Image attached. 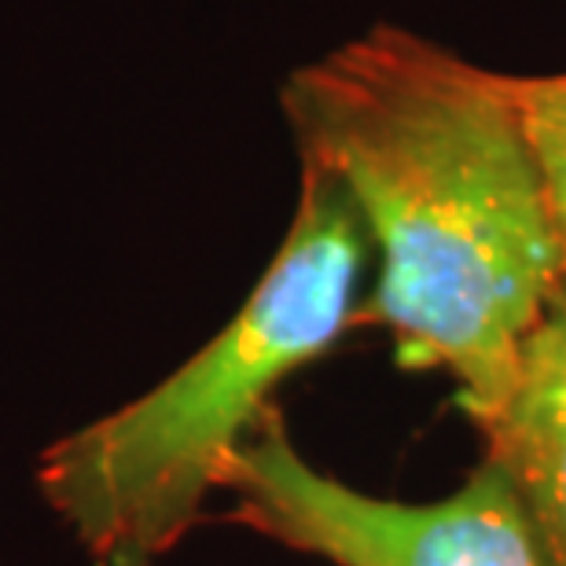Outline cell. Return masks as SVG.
Here are the masks:
<instances>
[{"mask_svg": "<svg viewBox=\"0 0 566 566\" xmlns=\"http://www.w3.org/2000/svg\"><path fill=\"white\" fill-rule=\"evenodd\" d=\"M283 115L298 158L343 180L379 254L354 327L390 332L405 368L446 371L482 434L566 280L515 74L376 27L294 71Z\"/></svg>", "mask_w": 566, "mask_h": 566, "instance_id": "cell-1", "label": "cell"}, {"mask_svg": "<svg viewBox=\"0 0 566 566\" xmlns=\"http://www.w3.org/2000/svg\"><path fill=\"white\" fill-rule=\"evenodd\" d=\"M298 166L291 229L240 313L144 398L44 449L38 490L96 563L177 548L273 390L354 327L368 229L343 180Z\"/></svg>", "mask_w": 566, "mask_h": 566, "instance_id": "cell-2", "label": "cell"}, {"mask_svg": "<svg viewBox=\"0 0 566 566\" xmlns=\"http://www.w3.org/2000/svg\"><path fill=\"white\" fill-rule=\"evenodd\" d=\"M218 490L232 496V523L332 566H548L523 493L490 452L441 501H387L316 471L273 405Z\"/></svg>", "mask_w": 566, "mask_h": 566, "instance_id": "cell-3", "label": "cell"}, {"mask_svg": "<svg viewBox=\"0 0 566 566\" xmlns=\"http://www.w3.org/2000/svg\"><path fill=\"white\" fill-rule=\"evenodd\" d=\"M482 441L523 493L548 566H566V280L530 332L512 398Z\"/></svg>", "mask_w": 566, "mask_h": 566, "instance_id": "cell-4", "label": "cell"}, {"mask_svg": "<svg viewBox=\"0 0 566 566\" xmlns=\"http://www.w3.org/2000/svg\"><path fill=\"white\" fill-rule=\"evenodd\" d=\"M515 96L566 251V74L515 77Z\"/></svg>", "mask_w": 566, "mask_h": 566, "instance_id": "cell-5", "label": "cell"}, {"mask_svg": "<svg viewBox=\"0 0 566 566\" xmlns=\"http://www.w3.org/2000/svg\"><path fill=\"white\" fill-rule=\"evenodd\" d=\"M96 566H155V556H147V552H137V548H122L115 556L99 559Z\"/></svg>", "mask_w": 566, "mask_h": 566, "instance_id": "cell-6", "label": "cell"}]
</instances>
